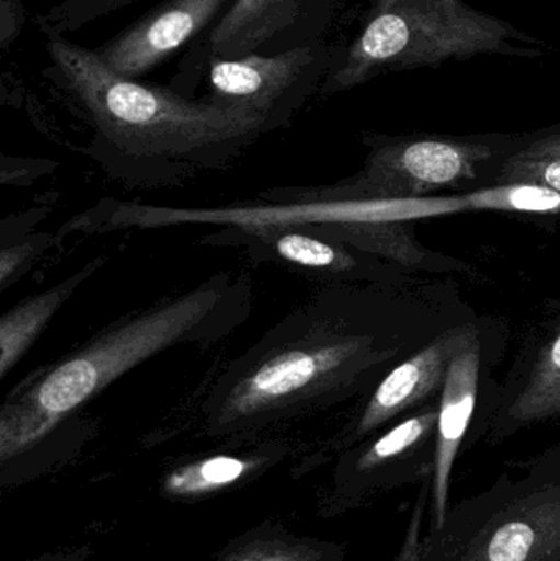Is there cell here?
Masks as SVG:
<instances>
[{"mask_svg": "<svg viewBox=\"0 0 560 561\" xmlns=\"http://www.w3.org/2000/svg\"><path fill=\"white\" fill-rule=\"evenodd\" d=\"M252 310V283L220 273L105 327L79 348L16 382L0 408V465L9 470L135 366L184 343H214Z\"/></svg>", "mask_w": 560, "mask_h": 561, "instance_id": "1", "label": "cell"}, {"mask_svg": "<svg viewBox=\"0 0 560 561\" xmlns=\"http://www.w3.org/2000/svg\"><path fill=\"white\" fill-rule=\"evenodd\" d=\"M387 355L342 316L331 293H321L224 369L204 401V428L242 437L331 404Z\"/></svg>", "mask_w": 560, "mask_h": 561, "instance_id": "2", "label": "cell"}, {"mask_svg": "<svg viewBox=\"0 0 560 561\" xmlns=\"http://www.w3.org/2000/svg\"><path fill=\"white\" fill-rule=\"evenodd\" d=\"M45 76L117 153L134 160L226 164L268 134L256 115L115 75L94 49L46 35Z\"/></svg>", "mask_w": 560, "mask_h": 561, "instance_id": "3", "label": "cell"}, {"mask_svg": "<svg viewBox=\"0 0 560 561\" xmlns=\"http://www.w3.org/2000/svg\"><path fill=\"white\" fill-rule=\"evenodd\" d=\"M541 39L464 0H368L361 30L338 46L321 94L351 91L390 72L439 68L476 56L535 59Z\"/></svg>", "mask_w": 560, "mask_h": 561, "instance_id": "4", "label": "cell"}, {"mask_svg": "<svg viewBox=\"0 0 560 561\" xmlns=\"http://www.w3.org/2000/svg\"><path fill=\"white\" fill-rule=\"evenodd\" d=\"M335 51L338 46L321 38L273 55L207 56L193 65H180L176 82L184 85L196 76L204 78L207 94L203 99L249 112L265 124L266 131L278 130L321 91Z\"/></svg>", "mask_w": 560, "mask_h": 561, "instance_id": "5", "label": "cell"}, {"mask_svg": "<svg viewBox=\"0 0 560 561\" xmlns=\"http://www.w3.org/2000/svg\"><path fill=\"white\" fill-rule=\"evenodd\" d=\"M492 147L450 138H401L374 148L364 173L345 184L352 193L378 199H404L473 180L477 164Z\"/></svg>", "mask_w": 560, "mask_h": 561, "instance_id": "6", "label": "cell"}, {"mask_svg": "<svg viewBox=\"0 0 560 561\" xmlns=\"http://www.w3.org/2000/svg\"><path fill=\"white\" fill-rule=\"evenodd\" d=\"M341 0H233L227 12L183 58L193 65L207 56L233 59L250 53L286 51L316 42L305 23L321 35Z\"/></svg>", "mask_w": 560, "mask_h": 561, "instance_id": "7", "label": "cell"}, {"mask_svg": "<svg viewBox=\"0 0 560 561\" xmlns=\"http://www.w3.org/2000/svg\"><path fill=\"white\" fill-rule=\"evenodd\" d=\"M232 2L163 0L107 43L94 48V53L115 75L140 79L184 46L206 35Z\"/></svg>", "mask_w": 560, "mask_h": 561, "instance_id": "8", "label": "cell"}, {"mask_svg": "<svg viewBox=\"0 0 560 561\" xmlns=\"http://www.w3.org/2000/svg\"><path fill=\"white\" fill-rule=\"evenodd\" d=\"M476 333L477 330L470 325L447 330L413 358L395 368L375 389L348 440H358L370 434L444 386L454 356Z\"/></svg>", "mask_w": 560, "mask_h": 561, "instance_id": "9", "label": "cell"}, {"mask_svg": "<svg viewBox=\"0 0 560 561\" xmlns=\"http://www.w3.org/2000/svg\"><path fill=\"white\" fill-rule=\"evenodd\" d=\"M479 373L480 343L479 333H476L454 356L443 386V401H441L439 421H437L439 435H437L436 473H434L437 526H443L446 517L450 471L476 408Z\"/></svg>", "mask_w": 560, "mask_h": 561, "instance_id": "10", "label": "cell"}, {"mask_svg": "<svg viewBox=\"0 0 560 561\" xmlns=\"http://www.w3.org/2000/svg\"><path fill=\"white\" fill-rule=\"evenodd\" d=\"M209 240L243 247L256 262L282 263L305 275L344 276L358 268L357 250L298 227L219 232Z\"/></svg>", "mask_w": 560, "mask_h": 561, "instance_id": "11", "label": "cell"}, {"mask_svg": "<svg viewBox=\"0 0 560 561\" xmlns=\"http://www.w3.org/2000/svg\"><path fill=\"white\" fill-rule=\"evenodd\" d=\"M283 455L282 445L268 444L242 454L199 458L170 471L161 483V494L174 501L203 500L259 477L278 463Z\"/></svg>", "mask_w": 560, "mask_h": 561, "instance_id": "12", "label": "cell"}, {"mask_svg": "<svg viewBox=\"0 0 560 561\" xmlns=\"http://www.w3.org/2000/svg\"><path fill=\"white\" fill-rule=\"evenodd\" d=\"M104 262V259L92 260L68 279L43 290L42 294L26 297L0 317V379H5L19 365L20 359L28 352L59 307L85 279L91 278Z\"/></svg>", "mask_w": 560, "mask_h": 561, "instance_id": "13", "label": "cell"}, {"mask_svg": "<svg viewBox=\"0 0 560 561\" xmlns=\"http://www.w3.org/2000/svg\"><path fill=\"white\" fill-rule=\"evenodd\" d=\"M213 561H342L341 547L262 523L230 540Z\"/></svg>", "mask_w": 560, "mask_h": 561, "instance_id": "14", "label": "cell"}, {"mask_svg": "<svg viewBox=\"0 0 560 561\" xmlns=\"http://www.w3.org/2000/svg\"><path fill=\"white\" fill-rule=\"evenodd\" d=\"M315 236L345 243L368 255L385 256L403 265H418L424 252L400 222L345 224V226L298 227Z\"/></svg>", "mask_w": 560, "mask_h": 561, "instance_id": "15", "label": "cell"}, {"mask_svg": "<svg viewBox=\"0 0 560 561\" xmlns=\"http://www.w3.org/2000/svg\"><path fill=\"white\" fill-rule=\"evenodd\" d=\"M560 414V333L539 355L528 385L516 399L512 415L518 421H539Z\"/></svg>", "mask_w": 560, "mask_h": 561, "instance_id": "16", "label": "cell"}, {"mask_svg": "<svg viewBox=\"0 0 560 561\" xmlns=\"http://www.w3.org/2000/svg\"><path fill=\"white\" fill-rule=\"evenodd\" d=\"M469 209L513 210V213L559 214L560 194L529 183H506L467 196Z\"/></svg>", "mask_w": 560, "mask_h": 561, "instance_id": "17", "label": "cell"}, {"mask_svg": "<svg viewBox=\"0 0 560 561\" xmlns=\"http://www.w3.org/2000/svg\"><path fill=\"white\" fill-rule=\"evenodd\" d=\"M546 546V524L538 513L523 514L496 527L485 546L487 561H533Z\"/></svg>", "mask_w": 560, "mask_h": 561, "instance_id": "18", "label": "cell"}, {"mask_svg": "<svg viewBox=\"0 0 560 561\" xmlns=\"http://www.w3.org/2000/svg\"><path fill=\"white\" fill-rule=\"evenodd\" d=\"M439 421V414L434 411L418 417L408 419L403 424L397 425L390 432L372 444L364 454L358 455L354 463L357 473H368L377 470L381 465L390 461L391 458L404 454L411 447L423 440L424 435L430 434Z\"/></svg>", "mask_w": 560, "mask_h": 561, "instance_id": "19", "label": "cell"}, {"mask_svg": "<svg viewBox=\"0 0 560 561\" xmlns=\"http://www.w3.org/2000/svg\"><path fill=\"white\" fill-rule=\"evenodd\" d=\"M137 2L140 0H59L45 15L39 16V30L45 35L65 36Z\"/></svg>", "mask_w": 560, "mask_h": 561, "instance_id": "20", "label": "cell"}, {"mask_svg": "<svg viewBox=\"0 0 560 561\" xmlns=\"http://www.w3.org/2000/svg\"><path fill=\"white\" fill-rule=\"evenodd\" d=\"M502 176L508 183L539 184L560 194V157L518 151L506 160Z\"/></svg>", "mask_w": 560, "mask_h": 561, "instance_id": "21", "label": "cell"}, {"mask_svg": "<svg viewBox=\"0 0 560 561\" xmlns=\"http://www.w3.org/2000/svg\"><path fill=\"white\" fill-rule=\"evenodd\" d=\"M52 243L46 236H36L20 243H3L0 252V289L22 276L43 249Z\"/></svg>", "mask_w": 560, "mask_h": 561, "instance_id": "22", "label": "cell"}, {"mask_svg": "<svg viewBox=\"0 0 560 561\" xmlns=\"http://www.w3.org/2000/svg\"><path fill=\"white\" fill-rule=\"evenodd\" d=\"M26 15L20 0H0V45L9 48L25 25Z\"/></svg>", "mask_w": 560, "mask_h": 561, "instance_id": "23", "label": "cell"}, {"mask_svg": "<svg viewBox=\"0 0 560 561\" xmlns=\"http://www.w3.org/2000/svg\"><path fill=\"white\" fill-rule=\"evenodd\" d=\"M522 151L526 154H558L560 157V128L538 138Z\"/></svg>", "mask_w": 560, "mask_h": 561, "instance_id": "24", "label": "cell"}, {"mask_svg": "<svg viewBox=\"0 0 560 561\" xmlns=\"http://www.w3.org/2000/svg\"><path fill=\"white\" fill-rule=\"evenodd\" d=\"M91 547H76V549L59 550V552L46 553L32 561H85L91 557Z\"/></svg>", "mask_w": 560, "mask_h": 561, "instance_id": "25", "label": "cell"}]
</instances>
